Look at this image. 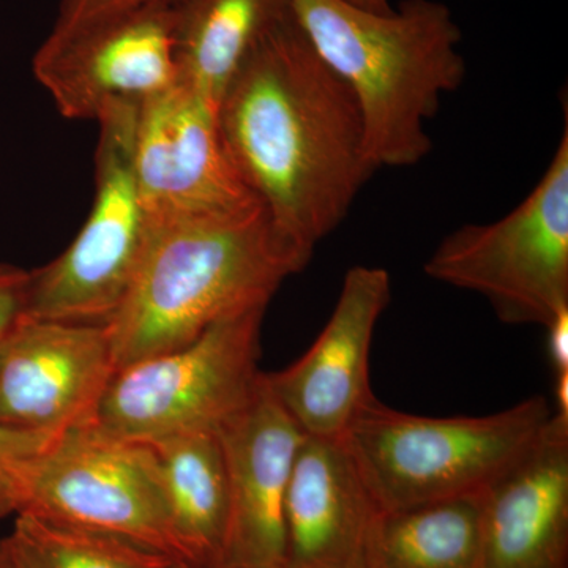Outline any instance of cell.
Masks as SVG:
<instances>
[{
	"label": "cell",
	"mask_w": 568,
	"mask_h": 568,
	"mask_svg": "<svg viewBox=\"0 0 568 568\" xmlns=\"http://www.w3.org/2000/svg\"><path fill=\"white\" fill-rule=\"evenodd\" d=\"M304 436L264 373L252 402L220 428L230 487L223 566L286 568L284 503Z\"/></svg>",
	"instance_id": "4fadbf2b"
},
{
	"label": "cell",
	"mask_w": 568,
	"mask_h": 568,
	"mask_svg": "<svg viewBox=\"0 0 568 568\" xmlns=\"http://www.w3.org/2000/svg\"><path fill=\"white\" fill-rule=\"evenodd\" d=\"M265 310H245L213 324L186 345L119 368L95 425L136 440L219 433L260 387Z\"/></svg>",
	"instance_id": "8992f818"
},
{
	"label": "cell",
	"mask_w": 568,
	"mask_h": 568,
	"mask_svg": "<svg viewBox=\"0 0 568 568\" xmlns=\"http://www.w3.org/2000/svg\"><path fill=\"white\" fill-rule=\"evenodd\" d=\"M555 403V413L568 417V373L556 375Z\"/></svg>",
	"instance_id": "cb8c5ba5"
},
{
	"label": "cell",
	"mask_w": 568,
	"mask_h": 568,
	"mask_svg": "<svg viewBox=\"0 0 568 568\" xmlns=\"http://www.w3.org/2000/svg\"><path fill=\"white\" fill-rule=\"evenodd\" d=\"M310 260L263 207L151 219L132 286L106 324L115 366L168 353L226 317L268 306Z\"/></svg>",
	"instance_id": "7a4b0ae2"
},
{
	"label": "cell",
	"mask_w": 568,
	"mask_h": 568,
	"mask_svg": "<svg viewBox=\"0 0 568 568\" xmlns=\"http://www.w3.org/2000/svg\"><path fill=\"white\" fill-rule=\"evenodd\" d=\"M115 372L106 324L21 316L0 339V422L50 437L93 425Z\"/></svg>",
	"instance_id": "30bf717a"
},
{
	"label": "cell",
	"mask_w": 568,
	"mask_h": 568,
	"mask_svg": "<svg viewBox=\"0 0 568 568\" xmlns=\"http://www.w3.org/2000/svg\"><path fill=\"white\" fill-rule=\"evenodd\" d=\"M140 111L118 108L100 119L91 213L65 252L31 271L22 316L108 324L118 313L151 233L133 170Z\"/></svg>",
	"instance_id": "52a82bcc"
},
{
	"label": "cell",
	"mask_w": 568,
	"mask_h": 568,
	"mask_svg": "<svg viewBox=\"0 0 568 568\" xmlns=\"http://www.w3.org/2000/svg\"><path fill=\"white\" fill-rule=\"evenodd\" d=\"M156 2V0H62L58 20L54 28H67L78 22L91 20L142 3Z\"/></svg>",
	"instance_id": "7402d4cb"
},
{
	"label": "cell",
	"mask_w": 568,
	"mask_h": 568,
	"mask_svg": "<svg viewBox=\"0 0 568 568\" xmlns=\"http://www.w3.org/2000/svg\"><path fill=\"white\" fill-rule=\"evenodd\" d=\"M386 268L354 265L343 280L334 312L315 343L265 383L306 436L343 437L373 398L369 355L381 316L390 302Z\"/></svg>",
	"instance_id": "7c38bea8"
},
{
	"label": "cell",
	"mask_w": 568,
	"mask_h": 568,
	"mask_svg": "<svg viewBox=\"0 0 568 568\" xmlns=\"http://www.w3.org/2000/svg\"><path fill=\"white\" fill-rule=\"evenodd\" d=\"M345 2L358 9L375 11V13H388L394 10L390 0H345Z\"/></svg>",
	"instance_id": "d4e9b609"
},
{
	"label": "cell",
	"mask_w": 568,
	"mask_h": 568,
	"mask_svg": "<svg viewBox=\"0 0 568 568\" xmlns=\"http://www.w3.org/2000/svg\"><path fill=\"white\" fill-rule=\"evenodd\" d=\"M286 3L313 50L353 93L376 171L425 160L433 149L426 123L466 78L462 29L446 3L403 0L388 13L345 0Z\"/></svg>",
	"instance_id": "3957f363"
},
{
	"label": "cell",
	"mask_w": 568,
	"mask_h": 568,
	"mask_svg": "<svg viewBox=\"0 0 568 568\" xmlns=\"http://www.w3.org/2000/svg\"><path fill=\"white\" fill-rule=\"evenodd\" d=\"M220 132L272 224L312 256L376 173L353 93L290 11L224 92Z\"/></svg>",
	"instance_id": "6da1fadb"
},
{
	"label": "cell",
	"mask_w": 568,
	"mask_h": 568,
	"mask_svg": "<svg viewBox=\"0 0 568 568\" xmlns=\"http://www.w3.org/2000/svg\"><path fill=\"white\" fill-rule=\"evenodd\" d=\"M355 568H484L480 497L377 511Z\"/></svg>",
	"instance_id": "ac0fdd59"
},
{
	"label": "cell",
	"mask_w": 568,
	"mask_h": 568,
	"mask_svg": "<svg viewBox=\"0 0 568 568\" xmlns=\"http://www.w3.org/2000/svg\"><path fill=\"white\" fill-rule=\"evenodd\" d=\"M179 21L181 0H156L52 28L33 77L73 121L142 108L179 84Z\"/></svg>",
	"instance_id": "9c48e42d"
},
{
	"label": "cell",
	"mask_w": 568,
	"mask_h": 568,
	"mask_svg": "<svg viewBox=\"0 0 568 568\" xmlns=\"http://www.w3.org/2000/svg\"><path fill=\"white\" fill-rule=\"evenodd\" d=\"M549 362L556 375L568 373V308L547 325Z\"/></svg>",
	"instance_id": "603a6c76"
},
{
	"label": "cell",
	"mask_w": 568,
	"mask_h": 568,
	"mask_svg": "<svg viewBox=\"0 0 568 568\" xmlns=\"http://www.w3.org/2000/svg\"><path fill=\"white\" fill-rule=\"evenodd\" d=\"M0 568H21L18 559L14 558L13 551L9 544V538L0 534Z\"/></svg>",
	"instance_id": "484cf974"
},
{
	"label": "cell",
	"mask_w": 568,
	"mask_h": 568,
	"mask_svg": "<svg viewBox=\"0 0 568 568\" xmlns=\"http://www.w3.org/2000/svg\"><path fill=\"white\" fill-rule=\"evenodd\" d=\"M152 447L175 538L194 568L223 566L230 487L219 433L145 440Z\"/></svg>",
	"instance_id": "2e32d148"
},
{
	"label": "cell",
	"mask_w": 568,
	"mask_h": 568,
	"mask_svg": "<svg viewBox=\"0 0 568 568\" xmlns=\"http://www.w3.org/2000/svg\"><path fill=\"white\" fill-rule=\"evenodd\" d=\"M31 271L0 263V339L24 315Z\"/></svg>",
	"instance_id": "44dd1931"
},
{
	"label": "cell",
	"mask_w": 568,
	"mask_h": 568,
	"mask_svg": "<svg viewBox=\"0 0 568 568\" xmlns=\"http://www.w3.org/2000/svg\"><path fill=\"white\" fill-rule=\"evenodd\" d=\"M547 171L503 219L465 224L436 246L424 272L487 298L497 320L547 327L568 308V122Z\"/></svg>",
	"instance_id": "5b68a950"
},
{
	"label": "cell",
	"mask_w": 568,
	"mask_h": 568,
	"mask_svg": "<svg viewBox=\"0 0 568 568\" xmlns=\"http://www.w3.org/2000/svg\"><path fill=\"white\" fill-rule=\"evenodd\" d=\"M175 568H194V567L186 566V564H181V566H178Z\"/></svg>",
	"instance_id": "4316f807"
},
{
	"label": "cell",
	"mask_w": 568,
	"mask_h": 568,
	"mask_svg": "<svg viewBox=\"0 0 568 568\" xmlns=\"http://www.w3.org/2000/svg\"><path fill=\"white\" fill-rule=\"evenodd\" d=\"M219 568H234V567H230V566H222V567H219Z\"/></svg>",
	"instance_id": "83f0119b"
},
{
	"label": "cell",
	"mask_w": 568,
	"mask_h": 568,
	"mask_svg": "<svg viewBox=\"0 0 568 568\" xmlns=\"http://www.w3.org/2000/svg\"><path fill=\"white\" fill-rule=\"evenodd\" d=\"M480 510L484 568H567L568 417L552 414Z\"/></svg>",
	"instance_id": "5bb4252c"
},
{
	"label": "cell",
	"mask_w": 568,
	"mask_h": 568,
	"mask_svg": "<svg viewBox=\"0 0 568 568\" xmlns=\"http://www.w3.org/2000/svg\"><path fill=\"white\" fill-rule=\"evenodd\" d=\"M55 439L58 437L21 432L0 422V518L20 514L33 466Z\"/></svg>",
	"instance_id": "ffe728a7"
},
{
	"label": "cell",
	"mask_w": 568,
	"mask_h": 568,
	"mask_svg": "<svg viewBox=\"0 0 568 568\" xmlns=\"http://www.w3.org/2000/svg\"><path fill=\"white\" fill-rule=\"evenodd\" d=\"M133 170L151 219L261 207L226 151L219 110L183 84L141 108Z\"/></svg>",
	"instance_id": "8fae6325"
},
{
	"label": "cell",
	"mask_w": 568,
	"mask_h": 568,
	"mask_svg": "<svg viewBox=\"0 0 568 568\" xmlns=\"http://www.w3.org/2000/svg\"><path fill=\"white\" fill-rule=\"evenodd\" d=\"M377 511L345 439L305 435L284 503L286 568H355Z\"/></svg>",
	"instance_id": "9a60e30c"
},
{
	"label": "cell",
	"mask_w": 568,
	"mask_h": 568,
	"mask_svg": "<svg viewBox=\"0 0 568 568\" xmlns=\"http://www.w3.org/2000/svg\"><path fill=\"white\" fill-rule=\"evenodd\" d=\"M20 514L125 538L186 564L152 447L95 424L65 433L41 454Z\"/></svg>",
	"instance_id": "ba28073f"
},
{
	"label": "cell",
	"mask_w": 568,
	"mask_h": 568,
	"mask_svg": "<svg viewBox=\"0 0 568 568\" xmlns=\"http://www.w3.org/2000/svg\"><path fill=\"white\" fill-rule=\"evenodd\" d=\"M287 11L286 0H181L179 84L219 110L254 48Z\"/></svg>",
	"instance_id": "e0dca14e"
},
{
	"label": "cell",
	"mask_w": 568,
	"mask_h": 568,
	"mask_svg": "<svg viewBox=\"0 0 568 568\" xmlns=\"http://www.w3.org/2000/svg\"><path fill=\"white\" fill-rule=\"evenodd\" d=\"M21 568H175L182 562L125 538L18 514L7 534Z\"/></svg>",
	"instance_id": "d6986e66"
},
{
	"label": "cell",
	"mask_w": 568,
	"mask_h": 568,
	"mask_svg": "<svg viewBox=\"0 0 568 568\" xmlns=\"http://www.w3.org/2000/svg\"><path fill=\"white\" fill-rule=\"evenodd\" d=\"M555 409L544 396L480 417H426L373 398L343 436L379 510L480 497Z\"/></svg>",
	"instance_id": "277c9868"
}]
</instances>
